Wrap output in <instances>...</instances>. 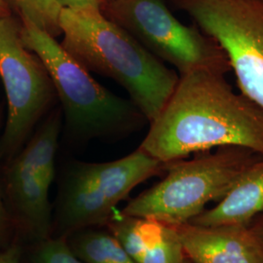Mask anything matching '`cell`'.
Instances as JSON below:
<instances>
[{
    "mask_svg": "<svg viewBox=\"0 0 263 263\" xmlns=\"http://www.w3.org/2000/svg\"><path fill=\"white\" fill-rule=\"evenodd\" d=\"M223 146L263 156V108L234 91L226 73L200 68L179 76L140 148L169 163Z\"/></svg>",
    "mask_w": 263,
    "mask_h": 263,
    "instance_id": "obj_1",
    "label": "cell"
},
{
    "mask_svg": "<svg viewBox=\"0 0 263 263\" xmlns=\"http://www.w3.org/2000/svg\"><path fill=\"white\" fill-rule=\"evenodd\" d=\"M62 47L88 71L109 77L130 95L145 120L161 112L179 83V76L107 19L102 10L63 8Z\"/></svg>",
    "mask_w": 263,
    "mask_h": 263,
    "instance_id": "obj_2",
    "label": "cell"
},
{
    "mask_svg": "<svg viewBox=\"0 0 263 263\" xmlns=\"http://www.w3.org/2000/svg\"><path fill=\"white\" fill-rule=\"evenodd\" d=\"M262 155L241 146L201 152L191 160L165 163L164 179L124 208L121 215L154 218L170 226L189 222L210 202H219Z\"/></svg>",
    "mask_w": 263,
    "mask_h": 263,
    "instance_id": "obj_3",
    "label": "cell"
},
{
    "mask_svg": "<svg viewBox=\"0 0 263 263\" xmlns=\"http://www.w3.org/2000/svg\"><path fill=\"white\" fill-rule=\"evenodd\" d=\"M25 45L46 66L71 132L94 138L136 129L145 120L131 100H125L99 84L61 43L33 24L21 21Z\"/></svg>",
    "mask_w": 263,
    "mask_h": 263,
    "instance_id": "obj_4",
    "label": "cell"
},
{
    "mask_svg": "<svg viewBox=\"0 0 263 263\" xmlns=\"http://www.w3.org/2000/svg\"><path fill=\"white\" fill-rule=\"evenodd\" d=\"M165 166L140 147L110 162L76 163L68 171L57 201L59 230L66 235L107 223L132 190L165 173Z\"/></svg>",
    "mask_w": 263,
    "mask_h": 263,
    "instance_id": "obj_5",
    "label": "cell"
},
{
    "mask_svg": "<svg viewBox=\"0 0 263 263\" xmlns=\"http://www.w3.org/2000/svg\"><path fill=\"white\" fill-rule=\"evenodd\" d=\"M102 12L180 76L200 68L226 74L231 70L216 40L179 22L164 0H112L103 3Z\"/></svg>",
    "mask_w": 263,
    "mask_h": 263,
    "instance_id": "obj_6",
    "label": "cell"
},
{
    "mask_svg": "<svg viewBox=\"0 0 263 263\" xmlns=\"http://www.w3.org/2000/svg\"><path fill=\"white\" fill-rule=\"evenodd\" d=\"M0 78L8 105L0 151L13 155L58 96L46 66L24 43L21 21L12 15L0 17Z\"/></svg>",
    "mask_w": 263,
    "mask_h": 263,
    "instance_id": "obj_7",
    "label": "cell"
},
{
    "mask_svg": "<svg viewBox=\"0 0 263 263\" xmlns=\"http://www.w3.org/2000/svg\"><path fill=\"white\" fill-rule=\"evenodd\" d=\"M226 52L241 93L263 108V0H175Z\"/></svg>",
    "mask_w": 263,
    "mask_h": 263,
    "instance_id": "obj_8",
    "label": "cell"
},
{
    "mask_svg": "<svg viewBox=\"0 0 263 263\" xmlns=\"http://www.w3.org/2000/svg\"><path fill=\"white\" fill-rule=\"evenodd\" d=\"M192 263H263V250L249 226H173Z\"/></svg>",
    "mask_w": 263,
    "mask_h": 263,
    "instance_id": "obj_9",
    "label": "cell"
},
{
    "mask_svg": "<svg viewBox=\"0 0 263 263\" xmlns=\"http://www.w3.org/2000/svg\"><path fill=\"white\" fill-rule=\"evenodd\" d=\"M111 234L136 263H183L186 258L175 227L154 218L119 215L107 222Z\"/></svg>",
    "mask_w": 263,
    "mask_h": 263,
    "instance_id": "obj_10",
    "label": "cell"
},
{
    "mask_svg": "<svg viewBox=\"0 0 263 263\" xmlns=\"http://www.w3.org/2000/svg\"><path fill=\"white\" fill-rule=\"evenodd\" d=\"M263 212V158L248 170L216 207L205 210L189 222L198 226H249Z\"/></svg>",
    "mask_w": 263,
    "mask_h": 263,
    "instance_id": "obj_11",
    "label": "cell"
},
{
    "mask_svg": "<svg viewBox=\"0 0 263 263\" xmlns=\"http://www.w3.org/2000/svg\"><path fill=\"white\" fill-rule=\"evenodd\" d=\"M6 185L10 200L29 233L39 242L48 239L51 228V184L35 173L9 168Z\"/></svg>",
    "mask_w": 263,
    "mask_h": 263,
    "instance_id": "obj_12",
    "label": "cell"
},
{
    "mask_svg": "<svg viewBox=\"0 0 263 263\" xmlns=\"http://www.w3.org/2000/svg\"><path fill=\"white\" fill-rule=\"evenodd\" d=\"M61 127L62 113L60 109H56L48 115L10 168L35 173L52 184L55 178V160Z\"/></svg>",
    "mask_w": 263,
    "mask_h": 263,
    "instance_id": "obj_13",
    "label": "cell"
},
{
    "mask_svg": "<svg viewBox=\"0 0 263 263\" xmlns=\"http://www.w3.org/2000/svg\"><path fill=\"white\" fill-rule=\"evenodd\" d=\"M68 246L84 263H136L111 233L86 228L72 233Z\"/></svg>",
    "mask_w": 263,
    "mask_h": 263,
    "instance_id": "obj_14",
    "label": "cell"
},
{
    "mask_svg": "<svg viewBox=\"0 0 263 263\" xmlns=\"http://www.w3.org/2000/svg\"><path fill=\"white\" fill-rule=\"evenodd\" d=\"M10 11L19 15L20 21H27L57 38L62 35L60 14L63 7L57 0H4Z\"/></svg>",
    "mask_w": 263,
    "mask_h": 263,
    "instance_id": "obj_15",
    "label": "cell"
},
{
    "mask_svg": "<svg viewBox=\"0 0 263 263\" xmlns=\"http://www.w3.org/2000/svg\"><path fill=\"white\" fill-rule=\"evenodd\" d=\"M32 263H84L79 259L62 238L39 242Z\"/></svg>",
    "mask_w": 263,
    "mask_h": 263,
    "instance_id": "obj_16",
    "label": "cell"
},
{
    "mask_svg": "<svg viewBox=\"0 0 263 263\" xmlns=\"http://www.w3.org/2000/svg\"><path fill=\"white\" fill-rule=\"evenodd\" d=\"M63 8L79 10H102L103 0H57Z\"/></svg>",
    "mask_w": 263,
    "mask_h": 263,
    "instance_id": "obj_17",
    "label": "cell"
},
{
    "mask_svg": "<svg viewBox=\"0 0 263 263\" xmlns=\"http://www.w3.org/2000/svg\"><path fill=\"white\" fill-rule=\"evenodd\" d=\"M249 228L251 229L263 250V212L254 217L249 224Z\"/></svg>",
    "mask_w": 263,
    "mask_h": 263,
    "instance_id": "obj_18",
    "label": "cell"
},
{
    "mask_svg": "<svg viewBox=\"0 0 263 263\" xmlns=\"http://www.w3.org/2000/svg\"><path fill=\"white\" fill-rule=\"evenodd\" d=\"M21 250L19 247L13 246L0 254V263H20Z\"/></svg>",
    "mask_w": 263,
    "mask_h": 263,
    "instance_id": "obj_19",
    "label": "cell"
},
{
    "mask_svg": "<svg viewBox=\"0 0 263 263\" xmlns=\"http://www.w3.org/2000/svg\"><path fill=\"white\" fill-rule=\"evenodd\" d=\"M9 15H11V11L8 5L4 0H0V17H5Z\"/></svg>",
    "mask_w": 263,
    "mask_h": 263,
    "instance_id": "obj_20",
    "label": "cell"
},
{
    "mask_svg": "<svg viewBox=\"0 0 263 263\" xmlns=\"http://www.w3.org/2000/svg\"><path fill=\"white\" fill-rule=\"evenodd\" d=\"M5 223V210L3 206V202L1 199V192H0V230Z\"/></svg>",
    "mask_w": 263,
    "mask_h": 263,
    "instance_id": "obj_21",
    "label": "cell"
},
{
    "mask_svg": "<svg viewBox=\"0 0 263 263\" xmlns=\"http://www.w3.org/2000/svg\"><path fill=\"white\" fill-rule=\"evenodd\" d=\"M183 263H192L189 259H188L187 257L184 259V261H183Z\"/></svg>",
    "mask_w": 263,
    "mask_h": 263,
    "instance_id": "obj_22",
    "label": "cell"
},
{
    "mask_svg": "<svg viewBox=\"0 0 263 263\" xmlns=\"http://www.w3.org/2000/svg\"><path fill=\"white\" fill-rule=\"evenodd\" d=\"M108 1H112V0H103V2H108Z\"/></svg>",
    "mask_w": 263,
    "mask_h": 263,
    "instance_id": "obj_23",
    "label": "cell"
}]
</instances>
